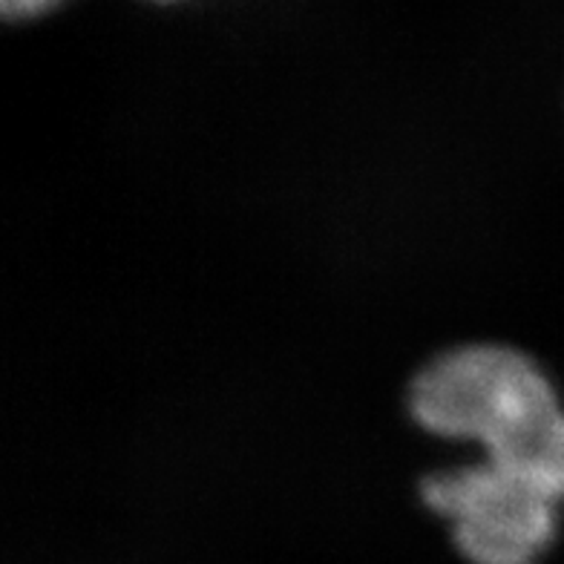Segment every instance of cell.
<instances>
[{
  "label": "cell",
  "mask_w": 564,
  "mask_h": 564,
  "mask_svg": "<svg viewBox=\"0 0 564 564\" xmlns=\"http://www.w3.org/2000/svg\"><path fill=\"white\" fill-rule=\"evenodd\" d=\"M409 409L441 438L476 441L487 469L564 505V409L528 355L496 343L444 351L412 380Z\"/></svg>",
  "instance_id": "obj_1"
},
{
  "label": "cell",
  "mask_w": 564,
  "mask_h": 564,
  "mask_svg": "<svg viewBox=\"0 0 564 564\" xmlns=\"http://www.w3.org/2000/svg\"><path fill=\"white\" fill-rule=\"evenodd\" d=\"M421 496L449 521L455 547L473 564H535L556 535L562 507L547 492L484 464L423 478Z\"/></svg>",
  "instance_id": "obj_2"
},
{
  "label": "cell",
  "mask_w": 564,
  "mask_h": 564,
  "mask_svg": "<svg viewBox=\"0 0 564 564\" xmlns=\"http://www.w3.org/2000/svg\"><path fill=\"white\" fill-rule=\"evenodd\" d=\"M64 0H0L7 21H32L58 9Z\"/></svg>",
  "instance_id": "obj_3"
}]
</instances>
